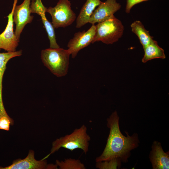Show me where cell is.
Here are the masks:
<instances>
[{"label": "cell", "instance_id": "cell-1", "mask_svg": "<svg viewBox=\"0 0 169 169\" xmlns=\"http://www.w3.org/2000/svg\"><path fill=\"white\" fill-rule=\"evenodd\" d=\"M119 117L116 111L112 112L107 119V125L110 129L105 147L102 154L96 158V162L118 159L126 163L131 155V151L137 148L140 141L137 133L130 136L125 131L126 136L120 131Z\"/></svg>", "mask_w": 169, "mask_h": 169}, {"label": "cell", "instance_id": "cell-2", "mask_svg": "<svg viewBox=\"0 0 169 169\" xmlns=\"http://www.w3.org/2000/svg\"><path fill=\"white\" fill-rule=\"evenodd\" d=\"M87 127L84 125L74 129L69 134L57 139L53 142L50 153L43 159H46L51 154L61 148L73 151L77 149L82 150L85 154L89 151V143L91 140L87 132Z\"/></svg>", "mask_w": 169, "mask_h": 169}, {"label": "cell", "instance_id": "cell-3", "mask_svg": "<svg viewBox=\"0 0 169 169\" xmlns=\"http://www.w3.org/2000/svg\"><path fill=\"white\" fill-rule=\"evenodd\" d=\"M70 55L68 49L50 48L41 51V58L44 65L53 74L60 77L67 74Z\"/></svg>", "mask_w": 169, "mask_h": 169}, {"label": "cell", "instance_id": "cell-4", "mask_svg": "<svg viewBox=\"0 0 169 169\" xmlns=\"http://www.w3.org/2000/svg\"><path fill=\"white\" fill-rule=\"evenodd\" d=\"M95 26V33L92 44L101 41L106 44H112L118 41L123 34L124 26L114 16Z\"/></svg>", "mask_w": 169, "mask_h": 169}, {"label": "cell", "instance_id": "cell-5", "mask_svg": "<svg viewBox=\"0 0 169 169\" xmlns=\"http://www.w3.org/2000/svg\"><path fill=\"white\" fill-rule=\"evenodd\" d=\"M71 3L69 0H59L54 7H49L46 12L51 15L52 24L54 28H65L71 25L76 16L72 10Z\"/></svg>", "mask_w": 169, "mask_h": 169}, {"label": "cell", "instance_id": "cell-6", "mask_svg": "<svg viewBox=\"0 0 169 169\" xmlns=\"http://www.w3.org/2000/svg\"><path fill=\"white\" fill-rule=\"evenodd\" d=\"M95 30V25L92 24L87 31H79L74 34V37L67 44V49L72 58H75L81 49L92 44Z\"/></svg>", "mask_w": 169, "mask_h": 169}, {"label": "cell", "instance_id": "cell-7", "mask_svg": "<svg viewBox=\"0 0 169 169\" xmlns=\"http://www.w3.org/2000/svg\"><path fill=\"white\" fill-rule=\"evenodd\" d=\"M31 0H24L20 5L14 7L13 20L16 24L15 34L19 41L21 34L25 25L32 21L33 16L31 15L30 8Z\"/></svg>", "mask_w": 169, "mask_h": 169}, {"label": "cell", "instance_id": "cell-8", "mask_svg": "<svg viewBox=\"0 0 169 169\" xmlns=\"http://www.w3.org/2000/svg\"><path fill=\"white\" fill-rule=\"evenodd\" d=\"M18 0H14L11 12L7 16L8 22L4 30L0 34V50L3 49L8 52H14L18 45L19 41L13 31V14Z\"/></svg>", "mask_w": 169, "mask_h": 169}, {"label": "cell", "instance_id": "cell-9", "mask_svg": "<svg viewBox=\"0 0 169 169\" xmlns=\"http://www.w3.org/2000/svg\"><path fill=\"white\" fill-rule=\"evenodd\" d=\"M121 7V5L116 0H106L102 2L93 12L89 23L95 24L107 20L114 16V14Z\"/></svg>", "mask_w": 169, "mask_h": 169}, {"label": "cell", "instance_id": "cell-10", "mask_svg": "<svg viewBox=\"0 0 169 169\" xmlns=\"http://www.w3.org/2000/svg\"><path fill=\"white\" fill-rule=\"evenodd\" d=\"M34 152L30 150L25 158L14 160L10 165L5 167L0 166V169H50V164H48L46 159L36 160Z\"/></svg>", "mask_w": 169, "mask_h": 169}, {"label": "cell", "instance_id": "cell-11", "mask_svg": "<svg viewBox=\"0 0 169 169\" xmlns=\"http://www.w3.org/2000/svg\"><path fill=\"white\" fill-rule=\"evenodd\" d=\"M149 158L153 169L169 168V151L165 152L159 142L155 141L153 142Z\"/></svg>", "mask_w": 169, "mask_h": 169}, {"label": "cell", "instance_id": "cell-12", "mask_svg": "<svg viewBox=\"0 0 169 169\" xmlns=\"http://www.w3.org/2000/svg\"><path fill=\"white\" fill-rule=\"evenodd\" d=\"M102 2L100 0H86L76 19V28H80L89 23L90 18L95 8Z\"/></svg>", "mask_w": 169, "mask_h": 169}, {"label": "cell", "instance_id": "cell-13", "mask_svg": "<svg viewBox=\"0 0 169 169\" xmlns=\"http://www.w3.org/2000/svg\"><path fill=\"white\" fill-rule=\"evenodd\" d=\"M30 8L31 13H34L40 15L48 34L51 35L54 31V28L52 23L47 19L45 13L47 8L43 4L41 0H31Z\"/></svg>", "mask_w": 169, "mask_h": 169}, {"label": "cell", "instance_id": "cell-14", "mask_svg": "<svg viewBox=\"0 0 169 169\" xmlns=\"http://www.w3.org/2000/svg\"><path fill=\"white\" fill-rule=\"evenodd\" d=\"M143 49L144 54L142 59L143 63L154 59L166 58L164 49L158 45L155 40H153Z\"/></svg>", "mask_w": 169, "mask_h": 169}, {"label": "cell", "instance_id": "cell-15", "mask_svg": "<svg viewBox=\"0 0 169 169\" xmlns=\"http://www.w3.org/2000/svg\"><path fill=\"white\" fill-rule=\"evenodd\" d=\"M131 27L132 32L138 37L143 49L153 41V37L150 35L140 21H134L131 24Z\"/></svg>", "mask_w": 169, "mask_h": 169}, {"label": "cell", "instance_id": "cell-16", "mask_svg": "<svg viewBox=\"0 0 169 169\" xmlns=\"http://www.w3.org/2000/svg\"><path fill=\"white\" fill-rule=\"evenodd\" d=\"M22 51L0 53V102H3L2 82L3 76L8 62L12 58L22 55Z\"/></svg>", "mask_w": 169, "mask_h": 169}, {"label": "cell", "instance_id": "cell-17", "mask_svg": "<svg viewBox=\"0 0 169 169\" xmlns=\"http://www.w3.org/2000/svg\"><path fill=\"white\" fill-rule=\"evenodd\" d=\"M56 164L60 169H85L84 165L80 160L71 158L64 161L56 160Z\"/></svg>", "mask_w": 169, "mask_h": 169}, {"label": "cell", "instance_id": "cell-18", "mask_svg": "<svg viewBox=\"0 0 169 169\" xmlns=\"http://www.w3.org/2000/svg\"><path fill=\"white\" fill-rule=\"evenodd\" d=\"M121 161L118 159L96 162V167L100 169H117L120 167Z\"/></svg>", "mask_w": 169, "mask_h": 169}, {"label": "cell", "instance_id": "cell-19", "mask_svg": "<svg viewBox=\"0 0 169 169\" xmlns=\"http://www.w3.org/2000/svg\"><path fill=\"white\" fill-rule=\"evenodd\" d=\"M13 122L8 115L0 117V129L9 131L10 125H13Z\"/></svg>", "mask_w": 169, "mask_h": 169}, {"label": "cell", "instance_id": "cell-20", "mask_svg": "<svg viewBox=\"0 0 169 169\" xmlns=\"http://www.w3.org/2000/svg\"><path fill=\"white\" fill-rule=\"evenodd\" d=\"M148 0H127L125 12L127 13H130L131 8L136 4Z\"/></svg>", "mask_w": 169, "mask_h": 169}]
</instances>
